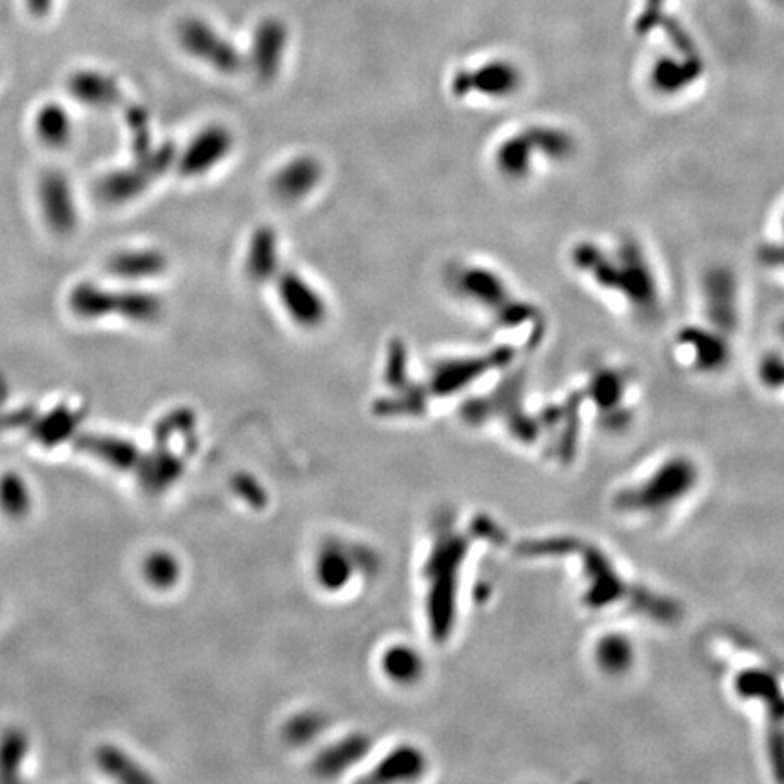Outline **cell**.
I'll use <instances>...</instances> for the list:
<instances>
[{"mask_svg": "<svg viewBox=\"0 0 784 784\" xmlns=\"http://www.w3.org/2000/svg\"><path fill=\"white\" fill-rule=\"evenodd\" d=\"M525 89V75L516 64L506 60H495L470 71L456 82V91L463 97L478 95L490 103H506V100L519 97Z\"/></svg>", "mask_w": 784, "mask_h": 784, "instance_id": "obj_12", "label": "cell"}, {"mask_svg": "<svg viewBox=\"0 0 784 784\" xmlns=\"http://www.w3.org/2000/svg\"><path fill=\"white\" fill-rule=\"evenodd\" d=\"M723 653V681L735 705L759 726L768 767L784 773V672L767 653L740 641Z\"/></svg>", "mask_w": 784, "mask_h": 784, "instance_id": "obj_4", "label": "cell"}, {"mask_svg": "<svg viewBox=\"0 0 784 784\" xmlns=\"http://www.w3.org/2000/svg\"><path fill=\"white\" fill-rule=\"evenodd\" d=\"M37 196L42 220L54 236L65 238L75 233L78 225L75 193L62 171L59 169L44 171L38 179Z\"/></svg>", "mask_w": 784, "mask_h": 784, "instance_id": "obj_11", "label": "cell"}, {"mask_svg": "<svg viewBox=\"0 0 784 784\" xmlns=\"http://www.w3.org/2000/svg\"><path fill=\"white\" fill-rule=\"evenodd\" d=\"M33 130L38 142L51 151H62L73 140V120L59 102H46L37 109Z\"/></svg>", "mask_w": 784, "mask_h": 784, "instance_id": "obj_15", "label": "cell"}, {"mask_svg": "<svg viewBox=\"0 0 784 784\" xmlns=\"http://www.w3.org/2000/svg\"><path fill=\"white\" fill-rule=\"evenodd\" d=\"M108 269L122 278H144L162 269V258L151 250H124L109 260Z\"/></svg>", "mask_w": 784, "mask_h": 784, "instance_id": "obj_17", "label": "cell"}, {"mask_svg": "<svg viewBox=\"0 0 784 784\" xmlns=\"http://www.w3.org/2000/svg\"><path fill=\"white\" fill-rule=\"evenodd\" d=\"M0 501L5 511L11 514H21L26 511L27 494L24 485L19 478H5L0 487Z\"/></svg>", "mask_w": 784, "mask_h": 784, "instance_id": "obj_20", "label": "cell"}, {"mask_svg": "<svg viewBox=\"0 0 784 784\" xmlns=\"http://www.w3.org/2000/svg\"><path fill=\"white\" fill-rule=\"evenodd\" d=\"M754 260L768 277L784 282V198L773 207L772 217L757 240Z\"/></svg>", "mask_w": 784, "mask_h": 784, "instance_id": "obj_14", "label": "cell"}, {"mask_svg": "<svg viewBox=\"0 0 784 784\" xmlns=\"http://www.w3.org/2000/svg\"><path fill=\"white\" fill-rule=\"evenodd\" d=\"M581 155L576 130L552 117H538L514 125L492 149V166L514 185L536 184L563 173Z\"/></svg>", "mask_w": 784, "mask_h": 784, "instance_id": "obj_5", "label": "cell"}, {"mask_svg": "<svg viewBox=\"0 0 784 784\" xmlns=\"http://www.w3.org/2000/svg\"><path fill=\"white\" fill-rule=\"evenodd\" d=\"M588 661L607 679H623L636 670L637 645L620 625H607L588 645Z\"/></svg>", "mask_w": 784, "mask_h": 784, "instance_id": "obj_13", "label": "cell"}, {"mask_svg": "<svg viewBox=\"0 0 784 784\" xmlns=\"http://www.w3.org/2000/svg\"><path fill=\"white\" fill-rule=\"evenodd\" d=\"M457 291L509 334L512 348L530 353L541 347L549 336V316L543 307L494 267L483 264L463 267L457 272Z\"/></svg>", "mask_w": 784, "mask_h": 784, "instance_id": "obj_6", "label": "cell"}, {"mask_svg": "<svg viewBox=\"0 0 784 784\" xmlns=\"http://www.w3.org/2000/svg\"><path fill=\"white\" fill-rule=\"evenodd\" d=\"M68 91L82 106L95 109L109 108L117 103L114 100L119 98V93L114 89L113 84H109L102 76L91 75V73L71 76Z\"/></svg>", "mask_w": 784, "mask_h": 784, "instance_id": "obj_16", "label": "cell"}, {"mask_svg": "<svg viewBox=\"0 0 784 784\" xmlns=\"http://www.w3.org/2000/svg\"><path fill=\"white\" fill-rule=\"evenodd\" d=\"M705 470L691 452L666 449L621 478L609 495L610 512L628 527L658 530L697 500Z\"/></svg>", "mask_w": 784, "mask_h": 784, "instance_id": "obj_3", "label": "cell"}, {"mask_svg": "<svg viewBox=\"0 0 784 784\" xmlns=\"http://www.w3.org/2000/svg\"><path fill=\"white\" fill-rule=\"evenodd\" d=\"M572 392L585 425H593L603 432H623L636 424L641 407V380L625 362L593 359Z\"/></svg>", "mask_w": 784, "mask_h": 784, "instance_id": "obj_7", "label": "cell"}, {"mask_svg": "<svg viewBox=\"0 0 784 784\" xmlns=\"http://www.w3.org/2000/svg\"><path fill=\"white\" fill-rule=\"evenodd\" d=\"M528 552L538 560L565 565L577 607L604 625L639 620L669 626L679 617L674 599L637 581L599 544L574 536H554L534 541Z\"/></svg>", "mask_w": 784, "mask_h": 784, "instance_id": "obj_2", "label": "cell"}, {"mask_svg": "<svg viewBox=\"0 0 784 784\" xmlns=\"http://www.w3.org/2000/svg\"><path fill=\"white\" fill-rule=\"evenodd\" d=\"M68 307L76 318L89 321L109 315L124 316L133 321H149L158 315V302L149 294L113 293L91 282L76 283L71 289Z\"/></svg>", "mask_w": 784, "mask_h": 784, "instance_id": "obj_10", "label": "cell"}, {"mask_svg": "<svg viewBox=\"0 0 784 784\" xmlns=\"http://www.w3.org/2000/svg\"><path fill=\"white\" fill-rule=\"evenodd\" d=\"M670 37L672 51L652 60L645 76L648 93L661 103H677L688 97L705 76V60L688 35L674 29Z\"/></svg>", "mask_w": 784, "mask_h": 784, "instance_id": "obj_9", "label": "cell"}, {"mask_svg": "<svg viewBox=\"0 0 784 784\" xmlns=\"http://www.w3.org/2000/svg\"><path fill=\"white\" fill-rule=\"evenodd\" d=\"M565 261L579 287L626 323L652 329L664 320L669 278L636 231L581 234L566 247Z\"/></svg>", "mask_w": 784, "mask_h": 784, "instance_id": "obj_1", "label": "cell"}, {"mask_svg": "<svg viewBox=\"0 0 784 784\" xmlns=\"http://www.w3.org/2000/svg\"><path fill=\"white\" fill-rule=\"evenodd\" d=\"M739 342L705 321L688 316L675 327L669 342V358L683 375L718 378L734 365Z\"/></svg>", "mask_w": 784, "mask_h": 784, "instance_id": "obj_8", "label": "cell"}, {"mask_svg": "<svg viewBox=\"0 0 784 784\" xmlns=\"http://www.w3.org/2000/svg\"><path fill=\"white\" fill-rule=\"evenodd\" d=\"M26 750L27 740L21 732H10L2 737L0 740V775L2 779L16 777Z\"/></svg>", "mask_w": 784, "mask_h": 784, "instance_id": "obj_19", "label": "cell"}, {"mask_svg": "<svg viewBox=\"0 0 784 784\" xmlns=\"http://www.w3.org/2000/svg\"><path fill=\"white\" fill-rule=\"evenodd\" d=\"M225 149H228V136L223 135V133L211 131V133L201 135L200 140L196 142L191 152H187V157H185V171L195 173L200 169L211 168L212 163L217 162L215 158L222 157Z\"/></svg>", "mask_w": 784, "mask_h": 784, "instance_id": "obj_18", "label": "cell"}]
</instances>
